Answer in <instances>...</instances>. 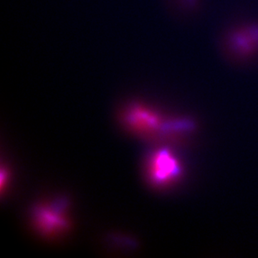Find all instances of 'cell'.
Returning <instances> with one entry per match:
<instances>
[{
	"mask_svg": "<svg viewBox=\"0 0 258 258\" xmlns=\"http://www.w3.org/2000/svg\"><path fill=\"white\" fill-rule=\"evenodd\" d=\"M148 175L153 184L159 186L172 184L179 179L181 166L176 156L166 149L153 153L148 162Z\"/></svg>",
	"mask_w": 258,
	"mask_h": 258,
	"instance_id": "6da1fadb",
	"label": "cell"
},
{
	"mask_svg": "<svg viewBox=\"0 0 258 258\" xmlns=\"http://www.w3.org/2000/svg\"><path fill=\"white\" fill-rule=\"evenodd\" d=\"M125 121L132 130L144 135H155L161 133L166 126H175L179 121L169 123L163 120L155 112L144 106L131 107L125 113Z\"/></svg>",
	"mask_w": 258,
	"mask_h": 258,
	"instance_id": "7a4b0ae2",
	"label": "cell"
},
{
	"mask_svg": "<svg viewBox=\"0 0 258 258\" xmlns=\"http://www.w3.org/2000/svg\"><path fill=\"white\" fill-rule=\"evenodd\" d=\"M228 40L230 51L236 57H252L258 52V25L238 28L230 34Z\"/></svg>",
	"mask_w": 258,
	"mask_h": 258,
	"instance_id": "3957f363",
	"label": "cell"
},
{
	"mask_svg": "<svg viewBox=\"0 0 258 258\" xmlns=\"http://www.w3.org/2000/svg\"><path fill=\"white\" fill-rule=\"evenodd\" d=\"M39 220L46 230H57V229L64 227V222L58 215H55L54 211L50 210H43L40 211Z\"/></svg>",
	"mask_w": 258,
	"mask_h": 258,
	"instance_id": "277c9868",
	"label": "cell"
}]
</instances>
